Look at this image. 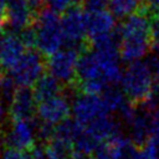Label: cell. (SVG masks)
Returning <instances> with one entry per match:
<instances>
[{
  "mask_svg": "<svg viewBox=\"0 0 159 159\" xmlns=\"http://www.w3.org/2000/svg\"><path fill=\"white\" fill-rule=\"evenodd\" d=\"M78 88L81 92L91 93V94H101L107 88V84L101 80H87V81H80Z\"/></svg>",
  "mask_w": 159,
  "mask_h": 159,
  "instance_id": "cell-24",
  "label": "cell"
},
{
  "mask_svg": "<svg viewBox=\"0 0 159 159\" xmlns=\"http://www.w3.org/2000/svg\"><path fill=\"white\" fill-rule=\"evenodd\" d=\"M34 26L36 29V46L41 53L50 56L66 43L57 11L46 6L36 14Z\"/></svg>",
  "mask_w": 159,
  "mask_h": 159,
  "instance_id": "cell-1",
  "label": "cell"
},
{
  "mask_svg": "<svg viewBox=\"0 0 159 159\" xmlns=\"http://www.w3.org/2000/svg\"><path fill=\"white\" fill-rule=\"evenodd\" d=\"M80 4L84 9V11L91 12L103 10L109 4V0H80Z\"/></svg>",
  "mask_w": 159,
  "mask_h": 159,
  "instance_id": "cell-32",
  "label": "cell"
},
{
  "mask_svg": "<svg viewBox=\"0 0 159 159\" xmlns=\"http://www.w3.org/2000/svg\"><path fill=\"white\" fill-rule=\"evenodd\" d=\"M117 143V159H140V149L130 138H125L124 134L112 138Z\"/></svg>",
  "mask_w": 159,
  "mask_h": 159,
  "instance_id": "cell-20",
  "label": "cell"
},
{
  "mask_svg": "<svg viewBox=\"0 0 159 159\" xmlns=\"http://www.w3.org/2000/svg\"><path fill=\"white\" fill-rule=\"evenodd\" d=\"M81 52L71 46L60 48L55 53L50 55L46 61V68L48 73L56 77L62 83H71L77 77V65Z\"/></svg>",
  "mask_w": 159,
  "mask_h": 159,
  "instance_id": "cell-5",
  "label": "cell"
},
{
  "mask_svg": "<svg viewBox=\"0 0 159 159\" xmlns=\"http://www.w3.org/2000/svg\"><path fill=\"white\" fill-rule=\"evenodd\" d=\"M35 16L27 0H11L4 6V29L19 34L34 24Z\"/></svg>",
  "mask_w": 159,
  "mask_h": 159,
  "instance_id": "cell-8",
  "label": "cell"
},
{
  "mask_svg": "<svg viewBox=\"0 0 159 159\" xmlns=\"http://www.w3.org/2000/svg\"><path fill=\"white\" fill-rule=\"evenodd\" d=\"M153 76L147 61L138 60L129 62L120 80L122 89L133 103H142L152 93Z\"/></svg>",
  "mask_w": 159,
  "mask_h": 159,
  "instance_id": "cell-2",
  "label": "cell"
},
{
  "mask_svg": "<svg viewBox=\"0 0 159 159\" xmlns=\"http://www.w3.org/2000/svg\"><path fill=\"white\" fill-rule=\"evenodd\" d=\"M150 42L154 51H159V15L152 16L150 24Z\"/></svg>",
  "mask_w": 159,
  "mask_h": 159,
  "instance_id": "cell-30",
  "label": "cell"
},
{
  "mask_svg": "<svg viewBox=\"0 0 159 159\" xmlns=\"http://www.w3.org/2000/svg\"><path fill=\"white\" fill-rule=\"evenodd\" d=\"M150 138L159 144V108L152 112V133Z\"/></svg>",
  "mask_w": 159,
  "mask_h": 159,
  "instance_id": "cell-33",
  "label": "cell"
},
{
  "mask_svg": "<svg viewBox=\"0 0 159 159\" xmlns=\"http://www.w3.org/2000/svg\"><path fill=\"white\" fill-rule=\"evenodd\" d=\"M1 68V67H0ZM2 80H4V77H2V75H1V70H0V87H1V83H2Z\"/></svg>",
  "mask_w": 159,
  "mask_h": 159,
  "instance_id": "cell-43",
  "label": "cell"
},
{
  "mask_svg": "<svg viewBox=\"0 0 159 159\" xmlns=\"http://www.w3.org/2000/svg\"><path fill=\"white\" fill-rule=\"evenodd\" d=\"M93 159H117V143L112 139L102 140L93 150Z\"/></svg>",
  "mask_w": 159,
  "mask_h": 159,
  "instance_id": "cell-23",
  "label": "cell"
},
{
  "mask_svg": "<svg viewBox=\"0 0 159 159\" xmlns=\"http://www.w3.org/2000/svg\"><path fill=\"white\" fill-rule=\"evenodd\" d=\"M27 48L17 34L10 32L0 39V67L10 71Z\"/></svg>",
  "mask_w": 159,
  "mask_h": 159,
  "instance_id": "cell-12",
  "label": "cell"
},
{
  "mask_svg": "<svg viewBox=\"0 0 159 159\" xmlns=\"http://www.w3.org/2000/svg\"><path fill=\"white\" fill-rule=\"evenodd\" d=\"M4 31V24H0V39H1V34Z\"/></svg>",
  "mask_w": 159,
  "mask_h": 159,
  "instance_id": "cell-42",
  "label": "cell"
},
{
  "mask_svg": "<svg viewBox=\"0 0 159 159\" xmlns=\"http://www.w3.org/2000/svg\"><path fill=\"white\" fill-rule=\"evenodd\" d=\"M55 127L56 125H53V124L40 120V123H37V138L43 142H47L48 139H51L53 137Z\"/></svg>",
  "mask_w": 159,
  "mask_h": 159,
  "instance_id": "cell-29",
  "label": "cell"
},
{
  "mask_svg": "<svg viewBox=\"0 0 159 159\" xmlns=\"http://www.w3.org/2000/svg\"><path fill=\"white\" fill-rule=\"evenodd\" d=\"M46 6L57 11V12H63L66 11L70 6H72L76 2H80L78 0H45Z\"/></svg>",
  "mask_w": 159,
  "mask_h": 159,
  "instance_id": "cell-31",
  "label": "cell"
},
{
  "mask_svg": "<svg viewBox=\"0 0 159 159\" xmlns=\"http://www.w3.org/2000/svg\"><path fill=\"white\" fill-rule=\"evenodd\" d=\"M37 98L30 87H17L9 102L11 119H31L37 112Z\"/></svg>",
  "mask_w": 159,
  "mask_h": 159,
  "instance_id": "cell-10",
  "label": "cell"
},
{
  "mask_svg": "<svg viewBox=\"0 0 159 159\" xmlns=\"http://www.w3.org/2000/svg\"><path fill=\"white\" fill-rule=\"evenodd\" d=\"M0 24H4V7H0Z\"/></svg>",
  "mask_w": 159,
  "mask_h": 159,
  "instance_id": "cell-39",
  "label": "cell"
},
{
  "mask_svg": "<svg viewBox=\"0 0 159 159\" xmlns=\"http://www.w3.org/2000/svg\"><path fill=\"white\" fill-rule=\"evenodd\" d=\"M61 24L65 35V45L77 48L81 53L86 51V11L80 2L73 4L65 11L61 17Z\"/></svg>",
  "mask_w": 159,
  "mask_h": 159,
  "instance_id": "cell-3",
  "label": "cell"
},
{
  "mask_svg": "<svg viewBox=\"0 0 159 159\" xmlns=\"http://www.w3.org/2000/svg\"><path fill=\"white\" fill-rule=\"evenodd\" d=\"M152 47L150 32H138L122 36L119 52L120 57L125 62H133L142 60L149 52Z\"/></svg>",
  "mask_w": 159,
  "mask_h": 159,
  "instance_id": "cell-11",
  "label": "cell"
},
{
  "mask_svg": "<svg viewBox=\"0 0 159 159\" xmlns=\"http://www.w3.org/2000/svg\"><path fill=\"white\" fill-rule=\"evenodd\" d=\"M62 82L53 77L51 73L42 75L34 84V92L39 102L55 97L62 92Z\"/></svg>",
  "mask_w": 159,
  "mask_h": 159,
  "instance_id": "cell-17",
  "label": "cell"
},
{
  "mask_svg": "<svg viewBox=\"0 0 159 159\" xmlns=\"http://www.w3.org/2000/svg\"><path fill=\"white\" fill-rule=\"evenodd\" d=\"M11 0H0V7H4L5 5H7Z\"/></svg>",
  "mask_w": 159,
  "mask_h": 159,
  "instance_id": "cell-40",
  "label": "cell"
},
{
  "mask_svg": "<svg viewBox=\"0 0 159 159\" xmlns=\"http://www.w3.org/2000/svg\"><path fill=\"white\" fill-rule=\"evenodd\" d=\"M147 63H148L149 68L152 70L153 75L155 77H159V51H155L154 53H152L148 57Z\"/></svg>",
  "mask_w": 159,
  "mask_h": 159,
  "instance_id": "cell-34",
  "label": "cell"
},
{
  "mask_svg": "<svg viewBox=\"0 0 159 159\" xmlns=\"http://www.w3.org/2000/svg\"><path fill=\"white\" fill-rule=\"evenodd\" d=\"M72 142L55 134L45 144V150L48 159H66L72 153Z\"/></svg>",
  "mask_w": 159,
  "mask_h": 159,
  "instance_id": "cell-19",
  "label": "cell"
},
{
  "mask_svg": "<svg viewBox=\"0 0 159 159\" xmlns=\"http://www.w3.org/2000/svg\"><path fill=\"white\" fill-rule=\"evenodd\" d=\"M153 15H159V7L153 9V11H152V16H153Z\"/></svg>",
  "mask_w": 159,
  "mask_h": 159,
  "instance_id": "cell-41",
  "label": "cell"
},
{
  "mask_svg": "<svg viewBox=\"0 0 159 159\" xmlns=\"http://www.w3.org/2000/svg\"><path fill=\"white\" fill-rule=\"evenodd\" d=\"M86 129L89 130L99 142L108 140V139H112V138H116V137L123 134L122 123L116 120L111 116V113L98 117L97 119H94L93 122L87 124Z\"/></svg>",
  "mask_w": 159,
  "mask_h": 159,
  "instance_id": "cell-15",
  "label": "cell"
},
{
  "mask_svg": "<svg viewBox=\"0 0 159 159\" xmlns=\"http://www.w3.org/2000/svg\"><path fill=\"white\" fill-rule=\"evenodd\" d=\"M36 113L40 120L56 125L68 118L72 113V103L68 101L67 96L60 93L55 97L41 101L37 106Z\"/></svg>",
  "mask_w": 159,
  "mask_h": 159,
  "instance_id": "cell-9",
  "label": "cell"
},
{
  "mask_svg": "<svg viewBox=\"0 0 159 159\" xmlns=\"http://www.w3.org/2000/svg\"><path fill=\"white\" fill-rule=\"evenodd\" d=\"M16 91V83L14 82V80L11 77H6L2 80V83H1V87H0V93L2 96V98L5 101H11L14 93Z\"/></svg>",
  "mask_w": 159,
  "mask_h": 159,
  "instance_id": "cell-28",
  "label": "cell"
},
{
  "mask_svg": "<svg viewBox=\"0 0 159 159\" xmlns=\"http://www.w3.org/2000/svg\"><path fill=\"white\" fill-rule=\"evenodd\" d=\"M37 123L31 119H12L11 125L2 137L7 147L30 150L36 143Z\"/></svg>",
  "mask_w": 159,
  "mask_h": 159,
  "instance_id": "cell-7",
  "label": "cell"
},
{
  "mask_svg": "<svg viewBox=\"0 0 159 159\" xmlns=\"http://www.w3.org/2000/svg\"><path fill=\"white\" fill-rule=\"evenodd\" d=\"M0 159H32L30 150L6 147L0 152Z\"/></svg>",
  "mask_w": 159,
  "mask_h": 159,
  "instance_id": "cell-26",
  "label": "cell"
},
{
  "mask_svg": "<svg viewBox=\"0 0 159 159\" xmlns=\"http://www.w3.org/2000/svg\"><path fill=\"white\" fill-rule=\"evenodd\" d=\"M102 98L104 101V104L109 113H117L119 112L130 102V99L127 97L123 89H118L114 86H109L106 88L102 93Z\"/></svg>",
  "mask_w": 159,
  "mask_h": 159,
  "instance_id": "cell-18",
  "label": "cell"
},
{
  "mask_svg": "<svg viewBox=\"0 0 159 159\" xmlns=\"http://www.w3.org/2000/svg\"><path fill=\"white\" fill-rule=\"evenodd\" d=\"M99 143L101 142L89 130H87L86 127H83V129L78 133V135L73 139V148L77 152L89 154V153H93V150Z\"/></svg>",
  "mask_w": 159,
  "mask_h": 159,
  "instance_id": "cell-22",
  "label": "cell"
},
{
  "mask_svg": "<svg viewBox=\"0 0 159 159\" xmlns=\"http://www.w3.org/2000/svg\"><path fill=\"white\" fill-rule=\"evenodd\" d=\"M109 113L104 101L99 94H91L81 92L72 102V114L82 125H87L98 117Z\"/></svg>",
  "mask_w": 159,
  "mask_h": 159,
  "instance_id": "cell-6",
  "label": "cell"
},
{
  "mask_svg": "<svg viewBox=\"0 0 159 159\" xmlns=\"http://www.w3.org/2000/svg\"><path fill=\"white\" fill-rule=\"evenodd\" d=\"M30 153L32 155V159H48L47 154H46V150H45V147H42V145L35 144L30 149Z\"/></svg>",
  "mask_w": 159,
  "mask_h": 159,
  "instance_id": "cell-35",
  "label": "cell"
},
{
  "mask_svg": "<svg viewBox=\"0 0 159 159\" xmlns=\"http://www.w3.org/2000/svg\"><path fill=\"white\" fill-rule=\"evenodd\" d=\"M2 99H4V98H2V96H1V93H0V102H2Z\"/></svg>",
  "mask_w": 159,
  "mask_h": 159,
  "instance_id": "cell-44",
  "label": "cell"
},
{
  "mask_svg": "<svg viewBox=\"0 0 159 159\" xmlns=\"http://www.w3.org/2000/svg\"><path fill=\"white\" fill-rule=\"evenodd\" d=\"M77 77L80 81L101 80L107 84V82L104 80L103 65L101 62L98 53L94 50H92V51L86 50L80 55L78 65H77Z\"/></svg>",
  "mask_w": 159,
  "mask_h": 159,
  "instance_id": "cell-13",
  "label": "cell"
},
{
  "mask_svg": "<svg viewBox=\"0 0 159 159\" xmlns=\"http://www.w3.org/2000/svg\"><path fill=\"white\" fill-rule=\"evenodd\" d=\"M129 138L138 145H143L152 133V112L143 108L137 109L134 116L125 123Z\"/></svg>",
  "mask_w": 159,
  "mask_h": 159,
  "instance_id": "cell-14",
  "label": "cell"
},
{
  "mask_svg": "<svg viewBox=\"0 0 159 159\" xmlns=\"http://www.w3.org/2000/svg\"><path fill=\"white\" fill-rule=\"evenodd\" d=\"M142 1H143L144 5H147V6L150 9V11H152L153 9L159 7V0H142Z\"/></svg>",
  "mask_w": 159,
  "mask_h": 159,
  "instance_id": "cell-38",
  "label": "cell"
},
{
  "mask_svg": "<svg viewBox=\"0 0 159 159\" xmlns=\"http://www.w3.org/2000/svg\"><path fill=\"white\" fill-rule=\"evenodd\" d=\"M78 1H80V0H78Z\"/></svg>",
  "mask_w": 159,
  "mask_h": 159,
  "instance_id": "cell-45",
  "label": "cell"
},
{
  "mask_svg": "<svg viewBox=\"0 0 159 159\" xmlns=\"http://www.w3.org/2000/svg\"><path fill=\"white\" fill-rule=\"evenodd\" d=\"M66 159H92L88 154L86 153H82V152H75V153H71Z\"/></svg>",
  "mask_w": 159,
  "mask_h": 159,
  "instance_id": "cell-37",
  "label": "cell"
},
{
  "mask_svg": "<svg viewBox=\"0 0 159 159\" xmlns=\"http://www.w3.org/2000/svg\"><path fill=\"white\" fill-rule=\"evenodd\" d=\"M142 0H109V11L118 19H124L128 15L138 11L142 6Z\"/></svg>",
  "mask_w": 159,
  "mask_h": 159,
  "instance_id": "cell-21",
  "label": "cell"
},
{
  "mask_svg": "<svg viewBox=\"0 0 159 159\" xmlns=\"http://www.w3.org/2000/svg\"><path fill=\"white\" fill-rule=\"evenodd\" d=\"M17 35L20 36L21 41L24 42V45L27 48H32L34 46H36V29H35L34 24L27 26V27H25Z\"/></svg>",
  "mask_w": 159,
  "mask_h": 159,
  "instance_id": "cell-27",
  "label": "cell"
},
{
  "mask_svg": "<svg viewBox=\"0 0 159 159\" xmlns=\"http://www.w3.org/2000/svg\"><path fill=\"white\" fill-rule=\"evenodd\" d=\"M46 63L43 62L41 55L37 51L29 48L25 51L19 62L9 71V73L17 87H30L34 86L43 75Z\"/></svg>",
  "mask_w": 159,
  "mask_h": 159,
  "instance_id": "cell-4",
  "label": "cell"
},
{
  "mask_svg": "<svg viewBox=\"0 0 159 159\" xmlns=\"http://www.w3.org/2000/svg\"><path fill=\"white\" fill-rule=\"evenodd\" d=\"M140 159H159V144L149 138L140 148Z\"/></svg>",
  "mask_w": 159,
  "mask_h": 159,
  "instance_id": "cell-25",
  "label": "cell"
},
{
  "mask_svg": "<svg viewBox=\"0 0 159 159\" xmlns=\"http://www.w3.org/2000/svg\"><path fill=\"white\" fill-rule=\"evenodd\" d=\"M7 114H9V109H6L4 103L0 102V128L4 125V123H5L6 118H7Z\"/></svg>",
  "mask_w": 159,
  "mask_h": 159,
  "instance_id": "cell-36",
  "label": "cell"
},
{
  "mask_svg": "<svg viewBox=\"0 0 159 159\" xmlns=\"http://www.w3.org/2000/svg\"><path fill=\"white\" fill-rule=\"evenodd\" d=\"M116 26V16L111 11H107L104 9L91 12L86 11V29L89 39L96 35L113 31Z\"/></svg>",
  "mask_w": 159,
  "mask_h": 159,
  "instance_id": "cell-16",
  "label": "cell"
}]
</instances>
